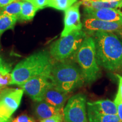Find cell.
I'll return each mask as SVG.
<instances>
[{"label":"cell","mask_w":122,"mask_h":122,"mask_svg":"<svg viewBox=\"0 0 122 122\" xmlns=\"http://www.w3.org/2000/svg\"><path fill=\"white\" fill-rule=\"evenodd\" d=\"M95 42L97 63L108 71L122 66V42L112 32L97 31L92 34Z\"/></svg>","instance_id":"cell-1"},{"label":"cell","mask_w":122,"mask_h":122,"mask_svg":"<svg viewBox=\"0 0 122 122\" xmlns=\"http://www.w3.org/2000/svg\"><path fill=\"white\" fill-rule=\"evenodd\" d=\"M53 62L49 52L42 50L19 62L11 72L12 85L18 86L35 76L50 73Z\"/></svg>","instance_id":"cell-2"},{"label":"cell","mask_w":122,"mask_h":122,"mask_svg":"<svg viewBox=\"0 0 122 122\" xmlns=\"http://www.w3.org/2000/svg\"><path fill=\"white\" fill-rule=\"evenodd\" d=\"M50 78L55 87L68 94L84 82L79 66L69 59L53 62Z\"/></svg>","instance_id":"cell-3"},{"label":"cell","mask_w":122,"mask_h":122,"mask_svg":"<svg viewBox=\"0 0 122 122\" xmlns=\"http://www.w3.org/2000/svg\"><path fill=\"white\" fill-rule=\"evenodd\" d=\"M81 71L84 82L90 84L96 81L101 76L100 66L96 58L93 38L87 36L73 56Z\"/></svg>","instance_id":"cell-4"},{"label":"cell","mask_w":122,"mask_h":122,"mask_svg":"<svg viewBox=\"0 0 122 122\" xmlns=\"http://www.w3.org/2000/svg\"><path fill=\"white\" fill-rule=\"evenodd\" d=\"M88 35L83 30H75L66 36L61 37L51 44L49 53L56 61L69 59L75 54Z\"/></svg>","instance_id":"cell-5"},{"label":"cell","mask_w":122,"mask_h":122,"mask_svg":"<svg viewBox=\"0 0 122 122\" xmlns=\"http://www.w3.org/2000/svg\"><path fill=\"white\" fill-rule=\"evenodd\" d=\"M86 103V96L82 93L76 94L68 99L63 108L66 122H88Z\"/></svg>","instance_id":"cell-6"},{"label":"cell","mask_w":122,"mask_h":122,"mask_svg":"<svg viewBox=\"0 0 122 122\" xmlns=\"http://www.w3.org/2000/svg\"><path fill=\"white\" fill-rule=\"evenodd\" d=\"M50 76V73L40 75L30 79L19 86L33 101H41L47 90L53 85Z\"/></svg>","instance_id":"cell-7"},{"label":"cell","mask_w":122,"mask_h":122,"mask_svg":"<svg viewBox=\"0 0 122 122\" xmlns=\"http://www.w3.org/2000/svg\"><path fill=\"white\" fill-rule=\"evenodd\" d=\"M81 1L76 2L65 10L64 18V28L61 33V37L66 36L75 30H81L83 23L80 20V7Z\"/></svg>","instance_id":"cell-8"},{"label":"cell","mask_w":122,"mask_h":122,"mask_svg":"<svg viewBox=\"0 0 122 122\" xmlns=\"http://www.w3.org/2000/svg\"><path fill=\"white\" fill-rule=\"evenodd\" d=\"M84 31L89 35L97 31L117 32L122 28V24L102 20L97 18L85 17L83 22Z\"/></svg>","instance_id":"cell-9"},{"label":"cell","mask_w":122,"mask_h":122,"mask_svg":"<svg viewBox=\"0 0 122 122\" xmlns=\"http://www.w3.org/2000/svg\"><path fill=\"white\" fill-rule=\"evenodd\" d=\"M85 17L97 18L102 20L122 24V11L118 9H103L95 10L84 8Z\"/></svg>","instance_id":"cell-10"},{"label":"cell","mask_w":122,"mask_h":122,"mask_svg":"<svg viewBox=\"0 0 122 122\" xmlns=\"http://www.w3.org/2000/svg\"><path fill=\"white\" fill-rule=\"evenodd\" d=\"M24 91L18 88H4L0 93V103L14 112L20 106Z\"/></svg>","instance_id":"cell-11"},{"label":"cell","mask_w":122,"mask_h":122,"mask_svg":"<svg viewBox=\"0 0 122 122\" xmlns=\"http://www.w3.org/2000/svg\"><path fill=\"white\" fill-rule=\"evenodd\" d=\"M88 112L107 115H117V106L110 100H98L86 103Z\"/></svg>","instance_id":"cell-12"},{"label":"cell","mask_w":122,"mask_h":122,"mask_svg":"<svg viewBox=\"0 0 122 122\" xmlns=\"http://www.w3.org/2000/svg\"><path fill=\"white\" fill-rule=\"evenodd\" d=\"M68 94L53 85L45 92L43 100L56 109L63 110V107L68 98Z\"/></svg>","instance_id":"cell-13"},{"label":"cell","mask_w":122,"mask_h":122,"mask_svg":"<svg viewBox=\"0 0 122 122\" xmlns=\"http://www.w3.org/2000/svg\"><path fill=\"white\" fill-rule=\"evenodd\" d=\"M34 113L40 120L45 119L57 114L63 113V110H58L45 101L36 102L33 107Z\"/></svg>","instance_id":"cell-14"},{"label":"cell","mask_w":122,"mask_h":122,"mask_svg":"<svg viewBox=\"0 0 122 122\" xmlns=\"http://www.w3.org/2000/svg\"><path fill=\"white\" fill-rule=\"evenodd\" d=\"M120 1H112L102 2V1H92L91 0L81 1L82 5L84 7H88L95 10L103 9H117L118 8Z\"/></svg>","instance_id":"cell-15"},{"label":"cell","mask_w":122,"mask_h":122,"mask_svg":"<svg viewBox=\"0 0 122 122\" xmlns=\"http://www.w3.org/2000/svg\"><path fill=\"white\" fill-rule=\"evenodd\" d=\"M37 9L31 2L26 0L22 1V9L19 19L22 21H29L34 18Z\"/></svg>","instance_id":"cell-16"},{"label":"cell","mask_w":122,"mask_h":122,"mask_svg":"<svg viewBox=\"0 0 122 122\" xmlns=\"http://www.w3.org/2000/svg\"><path fill=\"white\" fill-rule=\"evenodd\" d=\"M22 9V1H15L0 10V14L14 16L19 19Z\"/></svg>","instance_id":"cell-17"},{"label":"cell","mask_w":122,"mask_h":122,"mask_svg":"<svg viewBox=\"0 0 122 122\" xmlns=\"http://www.w3.org/2000/svg\"><path fill=\"white\" fill-rule=\"evenodd\" d=\"M89 122H121L118 115H107L88 112Z\"/></svg>","instance_id":"cell-18"},{"label":"cell","mask_w":122,"mask_h":122,"mask_svg":"<svg viewBox=\"0 0 122 122\" xmlns=\"http://www.w3.org/2000/svg\"><path fill=\"white\" fill-rule=\"evenodd\" d=\"M18 19L10 15L0 14V37L2 33L8 30H13Z\"/></svg>","instance_id":"cell-19"},{"label":"cell","mask_w":122,"mask_h":122,"mask_svg":"<svg viewBox=\"0 0 122 122\" xmlns=\"http://www.w3.org/2000/svg\"><path fill=\"white\" fill-rule=\"evenodd\" d=\"M77 2V0H51L48 7L65 11Z\"/></svg>","instance_id":"cell-20"},{"label":"cell","mask_w":122,"mask_h":122,"mask_svg":"<svg viewBox=\"0 0 122 122\" xmlns=\"http://www.w3.org/2000/svg\"><path fill=\"white\" fill-rule=\"evenodd\" d=\"M11 72V65L0 57V77L9 75Z\"/></svg>","instance_id":"cell-21"},{"label":"cell","mask_w":122,"mask_h":122,"mask_svg":"<svg viewBox=\"0 0 122 122\" xmlns=\"http://www.w3.org/2000/svg\"><path fill=\"white\" fill-rule=\"evenodd\" d=\"M116 76L118 77L119 80L118 92L114 100V102L115 103V104H117V103L122 102V76L119 74H116Z\"/></svg>","instance_id":"cell-22"},{"label":"cell","mask_w":122,"mask_h":122,"mask_svg":"<svg viewBox=\"0 0 122 122\" xmlns=\"http://www.w3.org/2000/svg\"><path fill=\"white\" fill-rule=\"evenodd\" d=\"M26 1L31 2L37 9V10H40L48 7L51 0H26Z\"/></svg>","instance_id":"cell-23"},{"label":"cell","mask_w":122,"mask_h":122,"mask_svg":"<svg viewBox=\"0 0 122 122\" xmlns=\"http://www.w3.org/2000/svg\"><path fill=\"white\" fill-rule=\"evenodd\" d=\"M10 122H36V121L32 117L25 114H22L11 119Z\"/></svg>","instance_id":"cell-24"},{"label":"cell","mask_w":122,"mask_h":122,"mask_svg":"<svg viewBox=\"0 0 122 122\" xmlns=\"http://www.w3.org/2000/svg\"><path fill=\"white\" fill-rule=\"evenodd\" d=\"M63 118V113H62L53 116L50 118L41 120L40 122H62Z\"/></svg>","instance_id":"cell-25"},{"label":"cell","mask_w":122,"mask_h":122,"mask_svg":"<svg viewBox=\"0 0 122 122\" xmlns=\"http://www.w3.org/2000/svg\"><path fill=\"white\" fill-rule=\"evenodd\" d=\"M117 115L120 119V122H122V102L117 103Z\"/></svg>","instance_id":"cell-26"},{"label":"cell","mask_w":122,"mask_h":122,"mask_svg":"<svg viewBox=\"0 0 122 122\" xmlns=\"http://www.w3.org/2000/svg\"><path fill=\"white\" fill-rule=\"evenodd\" d=\"M16 0H0V7H4Z\"/></svg>","instance_id":"cell-27"},{"label":"cell","mask_w":122,"mask_h":122,"mask_svg":"<svg viewBox=\"0 0 122 122\" xmlns=\"http://www.w3.org/2000/svg\"><path fill=\"white\" fill-rule=\"evenodd\" d=\"M116 32L117 33V34H118V35L119 36L120 39L122 40V28L120 29V30H118V31H117Z\"/></svg>","instance_id":"cell-28"},{"label":"cell","mask_w":122,"mask_h":122,"mask_svg":"<svg viewBox=\"0 0 122 122\" xmlns=\"http://www.w3.org/2000/svg\"><path fill=\"white\" fill-rule=\"evenodd\" d=\"M120 10V11H122V0H120L119 2V6L118 7V8H117Z\"/></svg>","instance_id":"cell-29"},{"label":"cell","mask_w":122,"mask_h":122,"mask_svg":"<svg viewBox=\"0 0 122 122\" xmlns=\"http://www.w3.org/2000/svg\"><path fill=\"white\" fill-rule=\"evenodd\" d=\"M92 1H102V2H107V1H120V0H91Z\"/></svg>","instance_id":"cell-30"},{"label":"cell","mask_w":122,"mask_h":122,"mask_svg":"<svg viewBox=\"0 0 122 122\" xmlns=\"http://www.w3.org/2000/svg\"><path fill=\"white\" fill-rule=\"evenodd\" d=\"M5 88L4 87H2V86H0V93H1V92L2 91V90Z\"/></svg>","instance_id":"cell-31"},{"label":"cell","mask_w":122,"mask_h":122,"mask_svg":"<svg viewBox=\"0 0 122 122\" xmlns=\"http://www.w3.org/2000/svg\"><path fill=\"white\" fill-rule=\"evenodd\" d=\"M0 122H1V120H0Z\"/></svg>","instance_id":"cell-32"},{"label":"cell","mask_w":122,"mask_h":122,"mask_svg":"<svg viewBox=\"0 0 122 122\" xmlns=\"http://www.w3.org/2000/svg\"></svg>","instance_id":"cell-33"}]
</instances>
